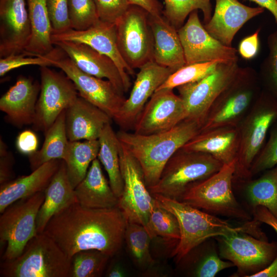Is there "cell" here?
I'll return each mask as SVG.
<instances>
[{
  "mask_svg": "<svg viewBox=\"0 0 277 277\" xmlns=\"http://www.w3.org/2000/svg\"><path fill=\"white\" fill-rule=\"evenodd\" d=\"M241 68L238 62L220 63L204 78L177 87L187 112V119L196 122L200 127L212 104L235 80Z\"/></svg>",
  "mask_w": 277,
  "mask_h": 277,
  "instance_id": "12",
  "label": "cell"
},
{
  "mask_svg": "<svg viewBox=\"0 0 277 277\" xmlns=\"http://www.w3.org/2000/svg\"><path fill=\"white\" fill-rule=\"evenodd\" d=\"M213 16L204 27L214 38L231 47L235 34L252 18L264 11L261 7H251L238 0H215Z\"/></svg>",
  "mask_w": 277,
  "mask_h": 277,
  "instance_id": "21",
  "label": "cell"
},
{
  "mask_svg": "<svg viewBox=\"0 0 277 277\" xmlns=\"http://www.w3.org/2000/svg\"><path fill=\"white\" fill-rule=\"evenodd\" d=\"M98 140L100 143L98 159L106 170L111 188L118 199L124 187L120 167V141L111 123L104 126Z\"/></svg>",
  "mask_w": 277,
  "mask_h": 277,
  "instance_id": "33",
  "label": "cell"
},
{
  "mask_svg": "<svg viewBox=\"0 0 277 277\" xmlns=\"http://www.w3.org/2000/svg\"><path fill=\"white\" fill-rule=\"evenodd\" d=\"M127 223L118 207L91 208L75 202L53 215L43 233L70 259L78 251L90 249L112 257L122 247Z\"/></svg>",
  "mask_w": 277,
  "mask_h": 277,
  "instance_id": "1",
  "label": "cell"
},
{
  "mask_svg": "<svg viewBox=\"0 0 277 277\" xmlns=\"http://www.w3.org/2000/svg\"><path fill=\"white\" fill-rule=\"evenodd\" d=\"M38 144L36 134L30 130H25L21 132L16 140L17 150L21 153L28 156L37 151Z\"/></svg>",
  "mask_w": 277,
  "mask_h": 277,
  "instance_id": "47",
  "label": "cell"
},
{
  "mask_svg": "<svg viewBox=\"0 0 277 277\" xmlns=\"http://www.w3.org/2000/svg\"><path fill=\"white\" fill-rule=\"evenodd\" d=\"M71 259L45 234L38 233L16 258L3 261V277H69Z\"/></svg>",
  "mask_w": 277,
  "mask_h": 277,
  "instance_id": "4",
  "label": "cell"
},
{
  "mask_svg": "<svg viewBox=\"0 0 277 277\" xmlns=\"http://www.w3.org/2000/svg\"><path fill=\"white\" fill-rule=\"evenodd\" d=\"M221 258L237 268L233 276L250 277L266 268L277 255V243L245 232L214 238Z\"/></svg>",
  "mask_w": 277,
  "mask_h": 277,
  "instance_id": "10",
  "label": "cell"
},
{
  "mask_svg": "<svg viewBox=\"0 0 277 277\" xmlns=\"http://www.w3.org/2000/svg\"><path fill=\"white\" fill-rule=\"evenodd\" d=\"M187 112L179 95L171 89L156 90L133 126L134 132L151 134L168 130L187 119Z\"/></svg>",
  "mask_w": 277,
  "mask_h": 277,
  "instance_id": "17",
  "label": "cell"
},
{
  "mask_svg": "<svg viewBox=\"0 0 277 277\" xmlns=\"http://www.w3.org/2000/svg\"><path fill=\"white\" fill-rule=\"evenodd\" d=\"M99 149L98 139L83 142L69 141L63 160L66 165L68 177L74 188L86 176L91 163L97 158Z\"/></svg>",
  "mask_w": 277,
  "mask_h": 277,
  "instance_id": "35",
  "label": "cell"
},
{
  "mask_svg": "<svg viewBox=\"0 0 277 277\" xmlns=\"http://www.w3.org/2000/svg\"><path fill=\"white\" fill-rule=\"evenodd\" d=\"M44 191L15 202L1 213L0 243L1 247H6L3 261L18 256L28 242L38 234L36 218L45 199Z\"/></svg>",
  "mask_w": 277,
  "mask_h": 277,
  "instance_id": "9",
  "label": "cell"
},
{
  "mask_svg": "<svg viewBox=\"0 0 277 277\" xmlns=\"http://www.w3.org/2000/svg\"><path fill=\"white\" fill-rule=\"evenodd\" d=\"M223 165L209 154L181 148L168 161L157 183L148 188L151 194L180 201L190 186L212 175Z\"/></svg>",
  "mask_w": 277,
  "mask_h": 277,
  "instance_id": "7",
  "label": "cell"
},
{
  "mask_svg": "<svg viewBox=\"0 0 277 277\" xmlns=\"http://www.w3.org/2000/svg\"><path fill=\"white\" fill-rule=\"evenodd\" d=\"M74 83L78 95L115 120L126 98L108 80L100 78L80 70L69 57L62 54L52 60Z\"/></svg>",
  "mask_w": 277,
  "mask_h": 277,
  "instance_id": "15",
  "label": "cell"
},
{
  "mask_svg": "<svg viewBox=\"0 0 277 277\" xmlns=\"http://www.w3.org/2000/svg\"><path fill=\"white\" fill-rule=\"evenodd\" d=\"M124 240L130 255L137 267L146 269L155 264L150 249L152 239L143 225L127 222Z\"/></svg>",
  "mask_w": 277,
  "mask_h": 277,
  "instance_id": "36",
  "label": "cell"
},
{
  "mask_svg": "<svg viewBox=\"0 0 277 277\" xmlns=\"http://www.w3.org/2000/svg\"><path fill=\"white\" fill-rule=\"evenodd\" d=\"M52 42L65 41L86 44L98 52L105 54L115 63L123 80L125 92L131 85L130 75L134 74L122 57L117 45L115 24L98 21L88 29L77 31L72 29L52 34ZM53 44V43H52Z\"/></svg>",
  "mask_w": 277,
  "mask_h": 277,
  "instance_id": "18",
  "label": "cell"
},
{
  "mask_svg": "<svg viewBox=\"0 0 277 277\" xmlns=\"http://www.w3.org/2000/svg\"><path fill=\"white\" fill-rule=\"evenodd\" d=\"M41 85L31 78L19 77L0 98V110L13 125L33 124Z\"/></svg>",
  "mask_w": 277,
  "mask_h": 277,
  "instance_id": "23",
  "label": "cell"
},
{
  "mask_svg": "<svg viewBox=\"0 0 277 277\" xmlns=\"http://www.w3.org/2000/svg\"><path fill=\"white\" fill-rule=\"evenodd\" d=\"M71 28L86 30L100 21L93 0H68Z\"/></svg>",
  "mask_w": 277,
  "mask_h": 277,
  "instance_id": "42",
  "label": "cell"
},
{
  "mask_svg": "<svg viewBox=\"0 0 277 277\" xmlns=\"http://www.w3.org/2000/svg\"><path fill=\"white\" fill-rule=\"evenodd\" d=\"M244 182V193L251 213L258 206L266 207L277 217V165L259 178Z\"/></svg>",
  "mask_w": 277,
  "mask_h": 277,
  "instance_id": "32",
  "label": "cell"
},
{
  "mask_svg": "<svg viewBox=\"0 0 277 277\" xmlns=\"http://www.w3.org/2000/svg\"><path fill=\"white\" fill-rule=\"evenodd\" d=\"M219 63L218 61H210L185 65L173 72L157 89H173L198 81L213 72Z\"/></svg>",
  "mask_w": 277,
  "mask_h": 277,
  "instance_id": "40",
  "label": "cell"
},
{
  "mask_svg": "<svg viewBox=\"0 0 277 277\" xmlns=\"http://www.w3.org/2000/svg\"><path fill=\"white\" fill-rule=\"evenodd\" d=\"M0 184L2 185L12 180L13 159L10 153L8 152L6 145L2 139L0 143Z\"/></svg>",
  "mask_w": 277,
  "mask_h": 277,
  "instance_id": "49",
  "label": "cell"
},
{
  "mask_svg": "<svg viewBox=\"0 0 277 277\" xmlns=\"http://www.w3.org/2000/svg\"><path fill=\"white\" fill-rule=\"evenodd\" d=\"M149 15L142 7L130 5L115 23L119 52L133 70L153 61L154 41Z\"/></svg>",
  "mask_w": 277,
  "mask_h": 277,
  "instance_id": "11",
  "label": "cell"
},
{
  "mask_svg": "<svg viewBox=\"0 0 277 277\" xmlns=\"http://www.w3.org/2000/svg\"><path fill=\"white\" fill-rule=\"evenodd\" d=\"M195 121L186 119L172 128L151 134L121 130L117 136L140 164L147 187L155 185L169 159L200 132Z\"/></svg>",
  "mask_w": 277,
  "mask_h": 277,
  "instance_id": "3",
  "label": "cell"
},
{
  "mask_svg": "<svg viewBox=\"0 0 277 277\" xmlns=\"http://www.w3.org/2000/svg\"><path fill=\"white\" fill-rule=\"evenodd\" d=\"M253 219L271 227L277 233V217L272 214L266 207H257L251 213Z\"/></svg>",
  "mask_w": 277,
  "mask_h": 277,
  "instance_id": "50",
  "label": "cell"
},
{
  "mask_svg": "<svg viewBox=\"0 0 277 277\" xmlns=\"http://www.w3.org/2000/svg\"><path fill=\"white\" fill-rule=\"evenodd\" d=\"M111 118L80 95L66 110V129L69 141L97 140Z\"/></svg>",
  "mask_w": 277,
  "mask_h": 277,
  "instance_id": "24",
  "label": "cell"
},
{
  "mask_svg": "<svg viewBox=\"0 0 277 277\" xmlns=\"http://www.w3.org/2000/svg\"><path fill=\"white\" fill-rule=\"evenodd\" d=\"M44 191L45 199L36 218L37 233L44 232L47 224L56 213L77 202L64 160H62L59 168Z\"/></svg>",
  "mask_w": 277,
  "mask_h": 277,
  "instance_id": "28",
  "label": "cell"
},
{
  "mask_svg": "<svg viewBox=\"0 0 277 277\" xmlns=\"http://www.w3.org/2000/svg\"><path fill=\"white\" fill-rule=\"evenodd\" d=\"M26 3L31 33L24 53L33 56L46 55L54 49L46 0H26Z\"/></svg>",
  "mask_w": 277,
  "mask_h": 277,
  "instance_id": "31",
  "label": "cell"
},
{
  "mask_svg": "<svg viewBox=\"0 0 277 277\" xmlns=\"http://www.w3.org/2000/svg\"><path fill=\"white\" fill-rule=\"evenodd\" d=\"M260 29H258L252 34L244 38L240 43L238 52L240 55L245 60H250L254 57L259 50V33Z\"/></svg>",
  "mask_w": 277,
  "mask_h": 277,
  "instance_id": "48",
  "label": "cell"
},
{
  "mask_svg": "<svg viewBox=\"0 0 277 277\" xmlns=\"http://www.w3.org/2000/svg\"><path fill=\"white\" fill-rule=\"evenodd\" d=\"M235 163L236 160L224 164L212 175L192 185L180 201L212 215L251 221V214L238 202L233 193Z\"/></svg>",
  "mask_w": 277,
  "mask_h": 277,
  "instance_id": "5",
  "label": "cell"
},
{
  "mask_svg": "<svg viewBox=\"0 0 277 277\" xmlns=\"http://www.w3.org/2000/svg\"><path fill=\"white\" fill-rule=\"evenodd\" d=\"M63 52V51L58 47L44 55L33 56L22 53L2 57L0 59V76H3L11 70L24 66H52V60Z\"/></svg>",
  "mask_w": 277,
  "mask_h": 277,
  "instance_id": "43",
  "label": "cell"
},
{
  "mask_svg": "<svg viewBox=\"0 0 277 277\" xmlns=\"http://www.w3.org/2000/svg\"><path fill=\"white\" fill-rule=\"evenodd\" d=\"M277 165V122L269 130L267 143L256 156L250 168L251 177Z\"/></svg>",
  "mask_w": 277,
  "mask_h": 277,
  "instance_id": "44",
  "label": "cell"
},
{
  "mask_svg": "<svg viewBox=\"0 0 277 277\" xmlns=\"http://www.w3.org/2000/svg\"><path fill=\"white\" fill-rule=\"evenodd\" d=\"M106 276L109 277H124L126 273L123 267L118 263L112 264L107 271Z\"/></svg>",
  "mask_w": 277,
  "mask_h": 277,
  "instance_id": "54",
  "label": "cell"
},
{
  "mask_svg": "<svg viewBox=\"0 0 277 277\" xmlns=\"http://www.w3.org/2000/svg\"><path fill=\"white\" fill-rule=\"evenodd\" d=\"M277 122V100L262 89L238 126L240 145L234 178L250 179V168L263 146L268 131Z\"/></svg>",
  "mask_w": 277,
  "mask_h": 277,
  "instance_id": "6",
  "label": "cell"
},
{
  "mask_svg": "<svg viewBox=\"0 0 277 277\" xmlns=\"http://www.w3.org/2000/svg\"><path fill=\"white\" fill-rule=\"evenodd\" d=\"M65 117L66 110L60 114L45 133V141L41 149L29 156L32 171L50 161L64 159L69 142Z\"/></svg>",
  "mask_w": 277,
  "mask_h": 277,
  "instance_id": "34",
  "label": "cell"
},
{
  "mask_svg": "<svg viewBox=\"0 0 277 277\" xmlns=\"http://www.w3.org/2000/svg\"><path fill=\"white\" fill-rule=\"evenodd\" d=\"M239 145L238 126H224L199 132L182 149L209 154L227 164L236 160Z\"/></svg>",
  "mask_w": 277,
  "mask_h": 277,
  "instance_id": "25",
  "label": "cell"
},
{
  "mask_svg": "<svg viewBox=\"0 0 277 277\" xmlns=\"http://www.w3.org/2000/svg\"><path fill=\"white\" fill-rule=\"evenodd\" d=\"M162 206L177 219L180 238L171 253L177 263L188 252L204 241L219 236L245 232L265 240L268 239L260 227V222L253 219L234 226L200 209L176 200L152 194Z\"/></svg>",
  "mask_w": 277,
  "mask_h": 277,
  "instance_id": "2",
  "label": "cell"
},
{
  "mask_svg": "<svg viewBox=\"0 0 277 277\" xmlns=\"http://www.w3.org/2000/svg\"><path fill=\"white\" fill-rule=\"evenodd\" d=\"M100 21L115 24L130 5L128 0H93Z\"/></svg>",
  "mask_w": 277,
  "mask_h": 277,
  "instance_id": "46",
  "label": "cell"
},
{
  "mask_svg": "<svg viewBox=\"0 0 277 277\" xmlns=\"http://www.w3.org/2000/svg\"><path fill=\"white\" fill-rule=\"evenodd\" d=\"M177 263L185 274L195 277H214L223 270L234 267L221 258L216 240L211 239L194 248Z\"/></svg>",
  "mask_w": 277,
  "mask_h": 277,
  "instance_id": "30",
  "label": "cell"
},
{
  "mask_svg": "<svg viewBox=\"0 0 277 277\" xmlns=\"http://www.w3.org/2000/svg\"><path fill=\"white\" fill-rule=\"evenodd\" d=\"M186 65L210 61H238L235 48L227 46L211 36L200 22L198 10L192 11L178 30Z\"/></svg>",
  "mask_w": 277,
  "mask_h": 277,
  "instance_id": "16",
  "label": "cell"
},
{
  "mask_svg": "<svg viewBox=\"0 0 277 277\" xmlns=\"http://www.w3.org/2000/svg\"><path fill=\"white\" fill-rule=\"evenodd\" d=\"M52 34L65 32L71 28L68 0H46Z\"/></svg>",
  "mask_w": 277,
  "mask_h": 277,
  "instance_id": "45",
  "label": "cell"
},
{
  "mask_svg": "<svg viewBox=\"0 0 277 277\" xmlns=\"http://www.w3.org/2000/svg\"><path fill=\"white\" fill-rule=\"evenodd\" d=\"M120 160L124 182L117 207L128 222L147 225L154 198L149 191L143 169L120 141Z\"/></svg>",
  "mask_w": 277,
  "mask_h": 277,
  "instance_id": "13",
  "label": "cell"
},
{
  "mask_svg": "<svg viewBox=\"0 0 277 277\" xmlns=\"http://www.w3.org/2000/svg\"><path fill=\"white\" fill-rule=\"evenodd\" d=\"M277 1V0H276Z\"/></svg>",
  "mask_w": 277,
  "mask_h": 277,
  "instance_id": "55",
  "label": "cell"
},
{
  "mask_svg": "<svg viewBox=\"0 0 277 277\" xmlns=\"http://www.w3.org/2000/svg\"><path fill=\"white\" fill-rule=\"evenodd\" d=\"M262 89L256 71L250 67L242 68L235 80L212 104L199 132L220 127L238 126Z\"/></svg>",
  "mask_w": 277,
  "mask_h": 277,
  "instance_id": "8",
  "label": "cell"
},
{
  "mask_svg": "<svg viewBox=\"0 0 277 277\" xmlns=\"http://www.w3.org/2000/svg\"><path fill=\"white\" fill-rule=\"evenodd\" d=\"M163 15L176 30L184 24L186 17L193 11L201 10L206 24L211 18L210 0H164Z\"/></svg>",
  "mask_w": 277,
  "mask_h": 277,
  "instance_id": "38",
  "label": "cell"
},
{
  "mask_svg": "<svg viewBox=\"0 0 277 277\" xmlns=\"http://www.w3.org/2000/svg\"><path fill=\"white\" fill-rule=\"evenodd\" d=\"M98 159L91 163L83 180L74 188L77 202L91 208L117 207L118 199L107 180Z\"/></svg>",
  "mask_w": 277,
  "mask_h": 277,
  "instance_id": "29",
  "label": "cell"
},
{
  "mask_svg": "<svg viewBox=\"0 0 277 277\" xmlns=\"http://www.w3.org/2000/svg\"><path fill=\"white\" fill-rule=\"evenodd\" d=\"M48 67L40 68L41 90L32 124L34 130L44 133L79 95L74 83L65 74Z\"/></svg>",
  "mask_w": 277,
  "mask_h": 277,
  "instance_id": "14",
  "label": "cell"
},
{
  "mask_svg": "<svg viewBox=\"0 0 277 277\" xmlns=\"http://www.w3.org/2000/svg\"><path fill=\"white\" fill-rule=\"evenodd\" d=\"M62 160L44 163L29 175L1 185L0 212L15 202L44 191L60 167Z\"/></svg>",
  "mask_w": 277,
  "mask_h": 277,
  "instance_id": "27",
  "label": "cell"
},
{
  "mask_svg": "<svg viewBox=\"0 0 277 277\" xmlns=\"http://www.w3.org/2000/svg\"><path fill=\"white\" fill-rule=\"evenodd\" d=\"M131 5L139 6L153 15H163V7L159 0H128Z\"/></svg>",
  "mask_w": 277,
  "mask_h": 277,
  "instance_id": "51",
  "label": "cell"
},
{
  "mask_svg": "<svg viewBox=\"0 0 277 277\" xmlns=\"http://www.w3.org/2000/svg\"><path fill=\"white\" fill-rule=\"evenodd\" d=\"M153 37V61L173 72L186 65L184 51L176 30L162 15H149Z\"/></svg>",
  "mask_w": 277,
  "mask_h": 277,
  "instance_id": "26",
  "label": "cell"
},
{
  "mask_svg": "<svg viewBox=\"0 0 277 277\" xmlns=\"http://www.w3.org/2000/svg\"><path fill=\"white\" fill-rule=\"evenodd\" d=\"M52 43L60 48L80 70L95 77L109 80L121 93H125L121 72L109 57L83 43L65 41Z\"/></svg>",
  "mask_w": 277,
  "mask_h": 277,
  "instance_id": "22",
  "label": "cell"
},
{
  "mask_svg": "<svg viewBox=\"0 0 277 277\" xmlns=\"http://www.w3.org/2000/svg\"><path fill=\"white\" fill-rule=\"evenodd\" d=\"M250 277H277V255L266 268Z\"/></svg>",
  "mask_w": 277,
  "mask_h": 277,
  "instance_id": "52",
  "label": "cell"
},
{
  "mask_svg": "<svg viewBox=\"0 0 277 277\" xmlns=\"http://www.w3.org/2000/svg\"><path fill=\"white\" fill-rule=\"evenodd\" d=\"M173 73L167 67L151 61L139 68L129 97L114 120L123 130L133 127L149 97Z\"/></svg>",
  "mask_w": 277,
  "mask_h": 277,
  "instance_id": "19",
  "label": "cell"
},
{
  "mask_svg": "<svg viewBox=\"0 0 277 277\" xmlns=\"http://www.w3.org/2000/svg\"><path fill=\"white\" fill-rule=\"evenodd\" d=\"M154 198L149 218L145 227L151 239L161 237L165 241L177 244L180 238L177 219L173 213Z\"/></svg>",
  "mask_w": 277,
  "mask_h": 277,
  "instance_id": "37",
  "label": "cell"
},
{
  "mask_svg": "<svg viewBox=\"0 0 277 277\" xmlns=\"http://www.w3.org/2000/svg\"><path fill=\"white\" fill-rule=\"evenodd\" d=\"M258 4L260 7L267 9L274 16L277 23V1L276 0H248Z\"/></svg>",
  "mask_w": 277,
  "mask_h": 277,
  "instance_id": "53",
  "label": "cell"
},
{
  "mask_svg": "<svg viewBox=\"0 0 277 277\" xmlns=\"http://www.w3.org/2000/svg\"><path fill=\"white\" fill-rule=\"evenodd\" d=\"M269 53L262 62L259 75L263 89L277 100V30L268 37Z\"/></svg>",
  "mask_w": 277,
  "mask_h": 277,
  "instance_id": "41",
  "label": "cell"
},
{
  "mask_svg": "<svg viewBox=\"0 0 277 277\" xmlns=\"http://www.w3.org/2000/svg\"><path fill=\"white\" fill-rule=\"evenodd\" d=\"M26 0H0V56L24 53L31 37Z\"/></svg>",
  "mask_w": 277,
  "mask_h": 277,
  "instance_id": "20",
  "label": "cell"
},
{
  "mask_svg": "<svg viewBox=\"0 0 277 277\" xmlns=\"http://www.w3.org/2000/svg\"><path fill=\"white\" fill-rule=\"evenodd\" d=\"M110 258L96 249L78 251L71 258L69 277L101 276Z\"/></svg>",
  "mask_w": 277,
  "mask_h": 277,
  "instance_id": "39",
  "label": "cell"
}]
</instances>
